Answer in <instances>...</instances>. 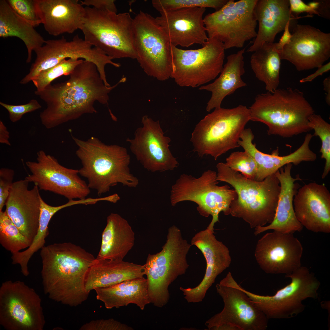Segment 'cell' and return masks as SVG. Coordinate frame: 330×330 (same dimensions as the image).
<instances>
[{"mask_svg": "<svg viewBox=\"0 0 330 330\" xmlns=\"http://www.w3.org/2000/svg\"><path fill=\"white\" fill-rule=\"evenodd\" d=\"M64 82L46 87L35 92L46 104L40 114L41 122L46 129H51L82 115L97 112L94 107L97 101L108 105V94L126 78L123 77L115 85L106 86L96 65L83 60Z\"/></svg>", "mask_w": 330, "mask_h": 330, "instance_id": "cell-1", "label": "cell"}, {"mask_svg": "<svg viewBox=\"0 0 330 330\" xmlns=\"http://www.w3.org/2000/svg\"><path fill=\"white\" fill-rule=\"evenodd\" d=\"M41 274L44 292L53 300L76 307L87 300V272L96 258L70 242L44 246L40 251Z\"/></svg>", "mask_w": 330, "mask_h": 330, "instance_id": "cell-2", "label": "cell"}, {"mask_svg": "<svg viewBox=\"0 0 330 330\" xmlns=\"http://www.w3.org/2000/svg\"><path fill=\"white\" fill-rule=\"evenodd\" d=\"M72 138L82 165L79 174L87 178L89 188L96 190L98 195L118 183L129 187L137 186L139 180L130 172V156L126 148L106 145L94 137L85 141Z\"/></svg>", "mask_w": 330, "mask_h": 330, "instance_id": "cell-3", "label": "cell"}, {"mask_svg": "<svg viewBox=\"0 0 330 330\" xmlns=\"http://www.w3.org/2000/svg\"><path fill=\"white\" fill-rule=\"evenodd\" d=\"M217 180L231 185L237 195L230 207V214L243 219L251 228L271 223L274 218L280 190L275 174L262 181L245 177L224 163L216 165Z\"/></svg>", "mask_w": 330, "mask_h": 330, "instance_id": "cell-4", "label": "cell"}, {"mask_svg": "<svg viewBox=\"0 0 330 330\" xmlns=\"http://www.w3.org/2000/svg\"><path fill=\"white\" fill-rule=\"evenodd\" d=\"M249 109L250 120L266 125L269 135L288 138L311 130L309 120L314 110L296 89H277L258 94Z\"/></svg>", "mask_w": 330, "mask_h": 330, "instance_id": "cell-5", "label": "cell"}, {"mask_svg": "<svg viewBox=\"0 0 330 330\" xmlns=\"http://www.w3.org/2000/svg\"><path fill=\"white\" fill-rule=\"evenodd\" d=\"M85 10L80 30L86 41L114 59H137L133 19L129 13L88 6Z\"/></svg>", "mask_w": 330, "mask_h": 330, "instance_id": "cell-6", "label": "cell"}, {"mask_svg": "<svg viewBox=\"0 0 330 330\" xmlns=\"http://www.w3.org/2000/svg\"><path fill=\"white\" fill-rule=\"evenodd\" d=\"M250 120V111L245 106L215 109L196 125L190 139L193 151L200 157L210 155L216 160L240 147L238 142Z\"/></svg>", "mask_w": 330, "mask_h": 330, "instance_id": "cell-7", "label": "cell"}, {"mask_svg": "<svg viewBox=\"0 0 330 330\" xmlns=\"http://www.w3.org/2000/svg\"><path fill=\"white\" fill-rule=\"evenodd\" d=\"M184 239L180 229L173 225L168 228L162 250L149 254L144 265L150 302L162 307L169 301V285L189 267L187 256L191 246Z\"/></svg>", "mask_w": 330, "mask_h": 330, "instance_id": "cell-8", "label": "cell"}, {"mask_svg": "<svg viewBox=\"0 0 330 330\" xmlns=\"http://www.w3.org/2000/svg\"><path fill=\"white\" fill-rule=\"evenodd\" d=\"M217 176L216 172L211 170L205 171L198 178L183 174L172 186L170 198L172 206L185 201L196 203L200 215L212 216L207 229L213 233L219 214L222 212L225 215H229L230 204L237 197L235 190L228 185H218Z\"/></svg>", "mask_w": 330, "mask_h": 330, "instance_id": "cell-9", "label": "cell"}, {"mask_svg": "<svg viewBox=\"0 0 330 330\" xmlns=\"http://www.w3.org/2000/svg\"><path fill=\"white\" fill-rule=\"evenodd\" d=\"M285 276L291 279L290 283L272 296L256 294L241 287L255 306L268 319L295 317L305 309L304 300L318 297L320 282L307 267L301 266Z\"/></svg>", "mask_w": 330, "mask_h": 330, "instance_id": "cell-10", "label": "cell"}, {"mask_svg": "<svg viewBox=\"0 0 330 330\" xmlns=\"http://www.w3.org/2000/svg\"><path fill=\"white\" fill-rule=\"evenodd\" d=\"M223 43L208 38L202 48L184 50L171 44L172 69L170 78L181 86L196 87L215 79L223 68Z\"/></svg>", "mask_w": 330, "mask_h": 330, "instance_id": "cell-11", "label": "cell"}, {"mask_svg": "<svg viewBox=\"0 0 330 330\" xmlns=\"http://www.w3.org/2000/svg\"><path fill=\"white\" fill-rule=\"evenodd\" d=\"M224 303L222 310L206 321L212 330H265L268 318L253 304L229 272L216 285Z\"/></svg>", "mask_w": 330, "mask_h": 330, "instance_id": "cell-12", "label": "cell"}, {"mask_svg": "<svg viewBox=\"0 0 330 330\" xmlns=\"http://www.w3.org/2000/svg\"><path fill=\"white\" fill-rule=\"evenodd\" d=\"M137 60L145 73L160 81L170 77L171 44L167 35L149 14L140 11L133 19Z\"/></svg>", "mask_w": 330, "mask_h": 330, "instance_id": "cell-13", "label": "cell"}, {"mask_svg": "<svg viewBox=\"0 0 330 330\" xmlns=\"http://www.w3.org/2000/svg\"><path fill=\"white\" fill-rule=\"evenodd\" d=\"M257 0H228L221 9L204 18L208 38L222 42L225 50L241 48L255 38L257 20L255 9Z\"/></svg>", "mask_w": 330, "mask_h": 330, "instance_id": "cell-14", "label": "cell"}, {"mask_svg": "<svg viewBox=\"0 0 330 330\" xmlns=\"http://www.w3.org/2000/svg\"><path fill=\"white\" fill-rule=\"evenodd\" d=\"M45 320L41 299L20 280H8L0 287V324L7 330H43Z\"/></svg>", "mask_w": 330, "mask_h": 330, "instance_id": "cell-15", "label": "cell"}, {"mask_svg": "<svg viewBox=\"0 0 330 330\" xmlns=\"http://www.w3.org/2000/svg\"><path fill=\"white\" fill-rule=\"evenodd\" d=\"M26 164L31 174L25 179L39 190L53 192L69 200L85 199L90 193L88 184L79 176V170L64 167L43 150L37 152L36 161H28Z\"/></svg>", "mask_w": 330, "mask_h": 330, "instance_id": "cell-16", "label": "cell"}, {"mask_svg": "<svg viewBox=\"0 0 330 330\" xmlns=\"http://www.w3.org/2000/svg\"><path fill=\"white\" fill-rule=\"evenodd\" d=\"M141 127L132 138L126 139L131 152L143 167L152 172L173 170L179 163L170 151V138L164 135L159 120L147 115L141 118Z\"/></svg>", "mask_w": 330, "mask_h": 330, "instance_id": "cell-17", "label": "cell"}, {"mask_svg": "<svg viewBox=\"0 0 330 330\" xmlns=\"http://www.w3.org/2000/svg\"><path fill=\"white\" fill-rule=\"evenodd\" d=\"M303 248L293 233L273 230L258 241L256 260L261 269L272 274H290L301 266Z\"/></svg>", "mask_w": 330, "mask_h": 330, "instance_id": "cell-18", "label": "cell"}, {"mask_svg": "<svg viewBox=\"0 0 330 330\" xmlns=\"http://www.w3.org/2000/svg\"><path fill=\"white\" fill-rule=\"evenodd\" d=\"M279 52L281 60L290 62L298 71L318 68L330 57V33L297 24L290 42Z\"/></svg>", "mask_w": 330, "mask_h": 330, "instance_id": "cell-19", "label": "cell"}, {"mask_svg": "<svg viewBox=\"0 0 330 330\" xmlns=\"http://www.w3.org/2000/svg\"><path fill=\"white\" fill-rule=\"evenodd\" d=\"M34 51L36 58L31 64L29 73L20 81L21 84L32 81L41 72L56 65L67 58H82L98 66L104 57L102 51L78 34L70 41L64 36L58 39L45 40L43 45Z\"/></svg>", "mask_w": 330, "mask_h": 330, "instance_id": "cell-20", "label": "cell"}, {"mask_svg": "<svg viewBox=\"0 0 330 330\" xmlns=\"http://www.w3.org/2000/svg\"><path fill=\"white\" fill-rule=\"evenodd\" d=\"M190 244L200 251L207 265L205 274L201 282L194 288H184L182 290L188 302L196 303L203 301L218 276L229 267L231 258L228 248L207 229L196 233L192 239Z\"/></svg>", "mask_w": 330, "mask_h": 330, "instance_id": "cell-21", "label": "cell"}, {"mask_svg": "<svg viewBox=\"0 0 330 330\" xmlns=\"http://www.w3.org/2000/svg\"><path fill=\"white\" fill-rule=\"evenodd\" d=\"M205 11V8L194 7L164 11L155 19L171 45L203 46L208 39L203 18Z\"/></svg>", "mask_w": 330, "mask_h": 330, "instance_id": "cell-22", "label": "cell"}, {"mask_svg": "<svg viewBox=\"0 0 330 330\" xmlns=\"http://www.w3.org/2000/svg\"><path fill=\"white\" fill-rule=\"evenodd\" d=\"M296 217L303 227L315 233H330V193L315 182L299 188L293 201Z\"/></svg>", "mask_w": 330, "mask_h": 330, "instance_id": "cell-23", "label": "cell"}, {"mask_svg": "<svg viewBox=\"0 0 330 330\" xmlns=\"http://www.w3.org/2000/svg\"><path fill=\"white\" fill-rule=\"evenodd\" d=\"M29 182L25 178L13 182L5 204V211L31 244L38 228L41 197L37 186L28 189Z\"/></svg>", "mask_w": 330, "mask_h": 330, "instance_id": "cell-24", "label": "cell"}, {"mask_svg": "<svg viewBox=\"0 0 330 330\" xmlns=\"http://www.w3.org/2000/svg\"><path fill=\"white\" fill-rule=\"evenodd\" d=\"M292 164H288L275 173L280 186L275 215L273 221L269 225L255 228V235L269 230L293 233L302 230L303 226L296 217L293 204L294 197L299 187L295 182L302 179L299 176L295 178L292 176Z\"/></svg>", "mask_w": 330, "mask_h": 330, "instance_id": "cell-25", "label": "cell"}, {"mask_svg": "<svg viewBox=\"0 0 330 330\" xmlns=\"http://www.w3.org/2000/svg\"><path fill=\"white\" fill-rule=\"evenodd\" d=\"M46 31L54 36L72 34L81 28L85 10L78 0H37Z\"/></svg>", "mask_w": 330, "mask_h": 330, "instance_id": "cell-26", "label": "cell"}, {"mask_svg": "<svg viewBox=\"0 0 330 330\" xmlns=\"http://www.w3.org/2000/svg\"><path fill=\"white\" fill-rule=\"evenodd\" d=\"M255 12L258 29L248 52H253L266 42L274 43L277 34L295 19L291 16L288 0H257Z\"/></svg>", "mask_w": 330, "mask_h": 330, "instance_id": "cell-27", "label": "cell"}, {"mask_svg": "<svg viewBox=\"0 0 330 330\" xmlns=\"http://www.w3.org/2000/svg\"><path fill=\"white\" fill-rule=\"evenodd\" d=\"M145 275L144 265L123 260L96 258L87 272L85 289L90 293L96 288L110 286Z\"/></svg>", "mask_w": 330, "mask_h": 330, "instance_id": "cell-28", "label": "cell"}, {"mask_svg": "<svg viewBox=\"0 0 330 330\" xmlns=\"http://www.w3.org/2000/svg\"><path fill=\"white\" fill-rule=\"evenodd\" d=\"M245 50V48L229 55L218 77L213 82L199 88V90L211 93L206 108L207 112L220 108L222 102L226 97L247 85L242 79L245 73L243 56Z\"/></svg>", "mask_w": 330, "mask_h": 330, "instance_id": "cell-29", "label": "cell"}, {"mask_svg": "<svg viewBox=\"0 0 330 330\" xmlns=\"http://www.w3.org/2000/svg\"><path fill=\"white\" fill-rule=\"evenodd\" d=\"M101 238L97 259L123 260L134 246L135 239V233L128 221L115 213L107 217Z\"/></svg>", "mask_w": 330, "mask_h": 330, "instance_id": "cell-30", "label": "cell"}, {"mask_svg": "<svg viewBox=\"0 0 330 330\" xmlns=\"http://www.w3.org/2000/svg\"><path fill=\"white\" fill-rule=\"evenodd\" d=\"M148 287L147 280L143 277L94 290L97 299L102 302L107 309L133 304L143 310L146 305L151 303Z\"/></svg>", "mask_w": 330, "mask_h": 330, "instance_id": "cell-31", "label": "cell"}, {"mask_svg": "<svg viewBox=\"0 0 330 330\" xmlns=\"http://www.w3.org/2000/svg\"><path fill=\"white\" fill-rule=\"evenodd\" d=\"M313 136L310 133L307 134L301 146L293 152L285 156H279L278 148L273 151L271 154H269L261 152L256 147L253 148L250 154L257 165L255 180L262 181L288 163L297 165L303 161H314L317 159V155L309 147Z\"/></svg>", "mask_w": 330, "mask_h": 330, "instance_id": "cell-32", "label": "cell"}, {"mask_svg": "<svg viewBox=\"0 0 330 330\" xmlns=\"http://www.w3.org/2000/svg\"><path fill=\"white\" fill-rule=\"evenodd\" d=\"M34 27L17 14L6 0L0 1V37H15L21 40L27 50V63L31 61L32 51L43 45L45 41Z\"/></svg>", "mask_w": 330, "mask_h": 330, "instance_id": "cell-33", "label": "cell"}, {"mask_svg": "<svg viewBox=\"0 0 330 330\" xmlns=\"http://www.w3.org/2000/svg\"><path fill=\"white\" fill-rule=\"evenodd\" d=\"M281 60L275 43H264L251 56V68L258 80L265 83L268 92H273L279 84Z\"/></svg>", "mask_w": 330, "mask_h": 330, "instance_id": "cell-34", "label": "cell"}, {"mask_svg": "<svg viewBox=\"0 0 330 330\" xmlns=\"http://www.w3.org/2000/svg\"><path fill=\"white\" fill-rule=\"evenodd\" d=\"M40 204L38 228L32 243L26 250L12 254V263L19 265L21 273L24 275L29 273L28 264L30 259L35 252L44 246L45 239L49 234L48 225L52 217L59 211L75 205L76 203L73 200H70L62 205L53 206L47 204L41 197Z\"/></svg>", "mask_w": 330, "mask_h": 330, "instance_id": "cell-35", "label": "cell"}, {"mask_svg": "<svg viewBox=\"0 0 330 330\" xmlns=\"http://www.w3.org/2000/svg\"><path fill=\"white\" fill-rule=\"evenodd\" d=\"M0 243L12 254L31 244L8 216L5 211H0Z\"/></svg>", "mask_w": 330, "mask_h": 330, "instance_id": "cell-36", "label": "cell"}, {"mask_svg": "<svg viewBox=\"0 0 330 330\" xmlns=\"http://www.w3.org/2000/svg\"><path fill=\"white\" fill-rule=\"evenodd\" d=\"M308 125L314 133L313 136H318L321 142L320 152L321 158L325 160L322 178H324L330 171V124L319 115L315 113L309 119Z\"/></svg>", "mask_w": 330, "mask_h": 330, "instance_id": "cell-37", "label": "cell"}, {"mask_svg": "<svg viewBox=\"0 0 330 330\" xmlns=\"http://www.w3.org/2000/svg\"><path fill=\"white\" fill-rule=\"evenodd\" d=\"M83 60L70 58L65 59L56 65L40 72L31 81L36 91L43 90L55 79L63 75H69Z\"/></svg>", "mask_w": 330, "mask_h": 330, "instance_id": "cell-38", "label": "cell"}, {"mask_svg": "<svg viewBox=\"0 0 330 330\" xmlns=\"http://www.w3.org/2000/svg\"><path fill=\"white\" fill-rule=\"evenodd\" d=\"M228 0H152L153 6L160 13L181 8H210L217 11Z\"/></svg>", "mask_w": 330, "mask_h": 330, "instance_id": "cell-39", "label": "cell"}, {"mask_svg": "<svg viewBox=\"0 0 330 330\" xmlns=\"http://www.w3.org/2000/svg\"><path fill=\"white\" fill-rule=\"evenodd\" d=\"M225 164L233 170L240 172L245 177L254 180L257 165L253 157L244 151L233 152L226 158Z\"/></svg>", "mask_w": 330, "mask_h": 330, "instance_id": "cell-40", "label": "cell"}, {"mask_svg": "<svg viewBox=\"0 0 330 330\" xmlns=\"http://www.w3.org/2000/svg\"><path fill=\"white\" fill-rule=\"evenodd\" d=\"M18 15L34 27L42 24L37 5V0H7Z\"/></svg>", "mask_w": 330, "mask_h": 330, "instance_id": "cell-41", "label": "cell"}, {"mask_svg": "<svg viewBox=\"0 0 330 330\" xmlns=\"http://www.w3.org/2000/svg\"><path fill=\"white\" fill-rule=\"evenodd\" d=\"M0 105L8 112L9 118L13 123L19 120L24 114L39 109L42 106L35 99H33L26 104L13 105L0 101Z\"/></svg>", "mask_w": 330, "mask_h": 330, "instance_id": "cell-42", "label": "cell"}, {"mask_svg": "<svg viewBox=\"0 0 330 330\" xmlns=\"http://www.w3.org/2000/svg\"><path fill=\"white\" fill-rule=\"evenodd\" d=\"M80 330H133L127 324L113 318L91 321L82 325Z\"/></svg>", "mask_w": 330, "mask_h": 330, "instance_id": "cell-43", "label": "cell"}, {"mask_svg": "<svg viewBox=\"0 0 330 330\" xmlns=\"http://www.w3.org/2000/svg\"><path fill=\"white\" fill-rule=\"evenodd\" d=\"M14 175V172L12 169L2 168L0 169V211L5 205L13 183Z\"/></svg>", "mask_w": 330, "mask_h": 330, "instance_id": "cell-44", "label": "cell"}, {"mask_svg": "<svg viewBox=\"0 0 330 330\" xmlns=\"http://www.w3.org/2000/svg\"><path fill=\"white\" fill-rule=\"evenodd\" d=\"M290 9L291 16L297 19L299 15L302 13L306 12L309 15L312 16L313 14L318 15L317 11L308 4H306L301 0H290Z\"/></svg>", "mask_w": 330, "mask_h": 330, "instance_id": "cell-45", "label": "cell"}, {"mask_svg": "<svg viewBox=\"0 0 330 330\" xmlns=\"http://www.w3.org/2000/svg\"><path fill=\"white\" fill-rule=\"evenodd\" d=\"M114 0H84L80 1L81 4L86 6H93L97 9L100 10H108L117 12V9L115 4Z\"/></svg>", "mask_w": 330, "mask_h": 330, "instance_id": "cell-46", "label": "cell"}, {"mask_svg": "<svg viewBox=\"0 0 330 330\" xmlns=\"http://www.w3.org/2000/svg\"><path fill=\"white\" fill-rule=\"evenodd\" d=\"M317 70L314 73L303 78L300 80L299 82L302 83L308 82H311L317 77L322 75L324 73L326 72L330 69V62H329L326 64L322 65L317 68Z\"/></svg>", "mask_w": 330, "mask_h": 330, "instance_id": "cell-47", "label": "cell"}, {"mask_svg": "<svg viewBox=\"0 0 330 330\" xmlns=\"http://www.w3.org/2000/svg\"><path fill=\"white\" fill-rule=\"evenodd\" d=\"M290 21H289L287 24L284 30V31L283 35L279 42L275 43L276 48L279 51L282 50L285 45L288 44L290 41L292 37V34H290L289 31Z\"/></svg>", "mask_w": 330, "mask_h": 330, "instance_id": "cell-48", "label": "cell"}, {"mask_svg": "<svg viewBox=\"0 0 330 330\" xmlns=\"http://www.w3.org/2000/svg\"><path fill=\"white\" fill-rule=\"evenodd\" d=\"M9 133L6 127L2 121H0V142L9 146L11 145L9 142Z\"/></svg>", "mask_w": 330, "mask_h": 330, "instance_id": "cell-49", "label": "cell"}, {"mask_svg": "<svg viewBox=\"0 0 330 330\" xmlns=\"http://www.w3.org/2000/svg\"><path fill=\"white\" fill-rule=\"evenodd\" d=\"M324 89L326 93L325 101L328 105H330V77L328 76L323 81Z\"/></svg>", "mask_w": 330, "mask_h": 330, "instance_id": "cell-50", "label": "cell"}]
</instances>
